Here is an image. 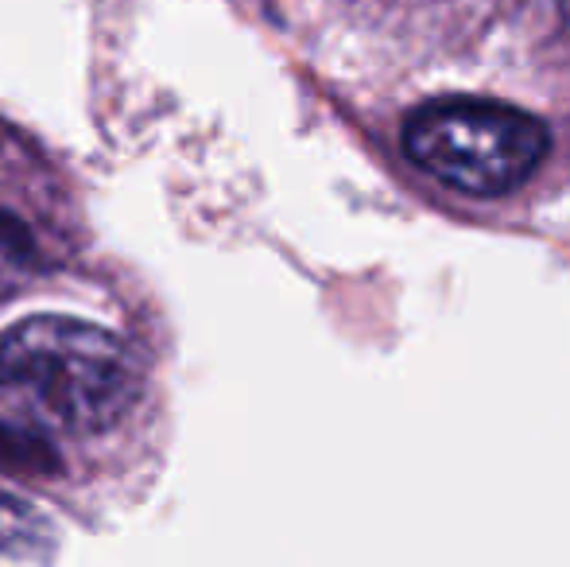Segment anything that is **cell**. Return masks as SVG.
I'll list each match as a JSON object with an SVG mask.
<instances>
[{"mask_svg":"<svg viewBox=\"0 0 570 567\" xmlns=\"http://www.w3.org/2000/svg\"><path fill=\"white\" fill-rule=\"evenodd\" d=\"M0 393L31 424L98 436L140 397V365L114 331L75 315H28L0 334Z\"/></svg>","mask_w":570,"mask_h":567,"instance_id":"cell-1","label":"cell"},{"mask_svg":"<svg viewBox=\"0 0 570 567\" xmlns=\"http://www.w3.org/2000/svg\"><path fill=\"white\" fill-rule=\"evenodd\" d=\"M59 548V532L39 514V506L16 498V493H0V560H23V564H43Z\"/></svg>","mask_w":570,"mask_h":567,"instance_id":"cell-3","label":"cell"},{"mask_svg":"<svg viewBox=\"0 0 570 567\" xmlns=\"http://www.w3.org/2000/svg\"><path fill=\"white\" fill-rule=\"evenodd\" d=\"M559 8H563V20H567V28H570V0H559Z\"/></svg>","mask_w":570,"mask_h":567,"instance_id":"cell-4","label":"cell"},{"mask_svg":"<svg viewBox=\"0 0 570 567\" xmlns=\"http://www.w3.org/2000/svg\"><path fill=\"white\" fill-rule=\"evenodd\" d=\"M404 148L439 183L462 195H509L535 175L551 148L548 125L517 106L439 98L404 125Z\"/></svg>","mask_w":570,"mask_h":567,"instance_id":"cell-2","label":"cell"}]
</instances>
